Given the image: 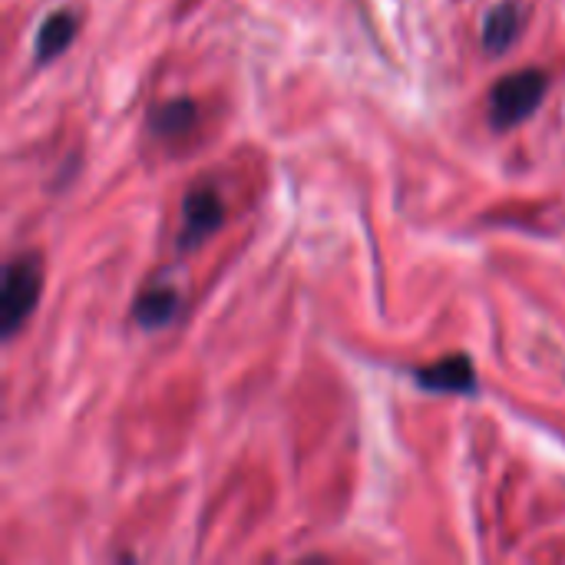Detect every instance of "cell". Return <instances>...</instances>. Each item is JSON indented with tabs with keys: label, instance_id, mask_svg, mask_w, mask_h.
I'll return each instance as SVG.
<instances>
[{
	"label": "cell",
	"instance_id": "obj_1",
	"mask_svg": "<svg viewBox=\"0 0 565 565\" xmlns=\"http://www.w3.org/2000/svg\"><path fill=\"white\" fill-rule=\"evenodd\" d=\"M546 86L550 79L543 70H516L503 76L490 93V122L497 129H513L526 122L546 99Z\"/></svg>",
	"mask_w": 565,
	"mask_h": 565
},
{
	"label": "cell",
	"instance_id": "obj_2",
	"mask_svg": "<svg viewBox=\"0 0 565 565\" xmlns=\"http://www.w3.org/2000/svg\"><path fill=\"white\" fill-rule=\"evenodd\" d=\"M43 285V268L36 255H20L3 268V291H0V328L13 338L23 321L33 315Z\"/></svg>",
	"mask_w": 565,
	"mask_h": 565
},
{
	"label": "cell",
	"instance_id": "obj_3",
	"mask_svg": "<svg viewBox=\"0 0 565 565\" xmlns=\"http://www.w3.org/2000/svg\"><path fill=\"white\" fill-rule=\"evenodd\" d=\"M225 218V205L218 199L215 189H192L182 202V235L179 245L182 248H195L202 245Z\"/></svg>",
	"mask_w": 565,
	"mask_h": 565
},
{
	"label": "cell",
	"instance_id": "obj_4",
	"mask_svg": "<svg viewBox=\"0 0 565 565\" xmlns=\"http://www.w3.org/2000/svg\"><path fill=\"white\" fill-rule=\"evenodd\" d=\"M417 384L427 391H440V394H473L477 391V371H473L470 358L454 354V358H444V361L417 371Z\"/></svg>",
	"mask_w": 565,
	"mask_h": 565
},
{
	"label": "cell",
	"instance_id": "obj_5",
	"mask_svg": "<svg viewBox=\"0 0 565 565\" xmlns=\"http://www.w3.org/2000/svg\"><path fill=\"white\" fill-rule=\"evenodd\" d=\"M520 26H523L520 3H513V0L497 3L483 20V46H487V53H507L513 46Z\"/></svg>",
	"mask_w": 565,
	"mask_h": 565
},
{
	"label": "cell",
	"instance_id": "obj_6",
	"mask_svg": "<svg viewBox=\"0 0 565 565\" xmlns=\"http://www.w3.org/2000/svg\"><path fill=\"white\" fill-rule=\"evenodd\" d=\"M175 311H179V291L169 288V285H152L149 291L139 295L132 318H136L139 328L156 331V328H166L175 318Z\"/></svg>",
	"mask_w": 565,
	"mask_h": 565
},
{
	"label": "cell",
	"instance_id": "obj_7",
	"mask_svg": "<svg viewBox=\"0 0 565 565\" xmlns=\"http://www.w3.org/2000/svg\"><path fill=\"white\" fill-rule=\"evenodd\" d=\"M76 23L79 20H76L73 10H56L53 17H46L40 33H36V60L46 63V60L60 56L73 43V36H76Z\"/></svg>",
	"mask_w": 565,
	"mask_h": 565
},
{
	"label": "cell",
	"instance_id": "obj_8",
	"mask_svg": "<svg viewBox=\"0 0 565 565\" xmlns=\"http://www.w3.org/2000/svg\"><path fill=\"white\" fill-rule=\"evenodd\" d=\"M192 119H195V106L189 99H169L152 113V129L162 139H175L192 126Z\"/></svg>",
	"mask_w": 565,
	"mask_h": 565
}]
</instances>
